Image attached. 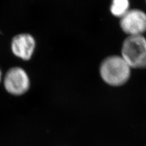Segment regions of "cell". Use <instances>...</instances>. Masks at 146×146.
I'll return each mask as SVG.
<instances>
[{"instance_id": "cell-2", "label": "cell", "mask_w": 146, "mask_h": 146, "mask_svg": "<svg viewBox=\"0 0 146 146\" xmlns=\"http://www.w3.org/2000/svg\"><path fill=\"white\" fill-rule=\"evenodd\" d=\"M131 68H146V38L129 36L123 43L122 56Z\"/></svg>"}, {"instance_id": "cell-3", "label": "cell", "mask_w": 146, "mask_h": 146, "mask_svg": "<svg viewBox=\"0 0 146 146\" xmlns=\"http://www.w3.org/2000/svg\"><path fill=\"white\" fill-rule=\"evenodd\" d=\"M5 90L14 95H21L29 88L30 81L28 74L20 67L10 69L5 74L4 81Z\"/></svg>"}, {"instance_id": "cell-1", "label": "cell", "mask_w": 146, "mask_h": 146, "mask_svg": "<svg viewBox=\"0 0 146 146\" xmlns=\"http://www.w3.org/2000/svg\"><path fill=\"white\" fill-rule=\"evenodd\" d=\"M131 68L122 56H111L101 63L100 72L105 82L113 86H119L129 78Z\"/></svg>"}, {"instance_id": "cell-4", "label": "cell", "mask_w": 146, "mask_h": 146, "mask_svg": "<svg viewBox=\"0 0 146 146\" xmlns=\"http://www.w3.org/2000/svg\"><path fill=\"white\" fill-rule=\"evenodd\" d=\"M120 26L129 36L142 35L146 31V14L139 9L129 10L121 17Z\"/></svg>"}, {"instance_id": "cell-7", "label": "cell", "mask_w": 146, "mask_h": 146, "mask_svg": "<svg viewBox=\"0 0 146 146\" xmlns=\"http://www.w3.org/2000/svg\"><path fill=\"white\" fill-rule=\"evenodd\" d=\"M1 78H2V73H1V70H0V82L1 81Z\"/></svg>"}, {"instance_id": "cell-5", "label": "cell", "mask_w": 146, "mask_h": 146, "mask_svg": "<svg viewBox=\"0 0 146 146\" xmlns=\"http://www.w3.org/2000/svg\"><path fill=\"white\" fill-rule=\"evenodd\" d=\"M11 48L16 56L24 60H28L31 58L34 52L35 41L31 35L21 34L13 38Z\"/></svg>"}, {"instance_id": "cell-6", "label": "cell", "mask_w": 146, "mask_h": 146, "mask_svg": "<svg viewBox=\"0 0 146 146\" xmlns=\"http://www.w3.org/2000/svg\"><path fill=\"white\" fill-rule=\"evenodd\" d=\"M129 0H113L110 11L113 15L122 17L129 10Z\"/></svg>"}]
</instances>
